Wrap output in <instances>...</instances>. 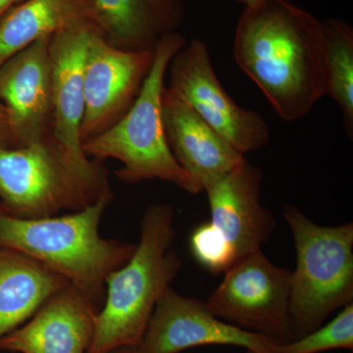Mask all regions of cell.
<instances>
[{
    "instance_id": "8",
    "label": "cell",
    "mask_w": 353,
    "mask_h": 353,
    "mask_svg": "<svg viewBox=\"0 0 353 353\" xmlns=\"http://www.w3.org/2000/svg\"><path fill=\"white\" fill-rule=\"evenodd\" d=\"M167 74L168 88L194 109L243 155L270 143V131L259 112L238 105L221 85L208 46L199 39L178 51Z\"/></svg>"
},
{
    "instance_id": "13",
    "label": "cell",
    "mask_w": 353,
    "mask_h": 353,
    "mask_svg": "<svg viewBox=\"0 0 353 353\" xmlns=\"http://www.w3.org/2000/svg\"><path fill=\"white\" fill-rule=\"evenodd\" d=\"M162 118L172 154L190 176L194 194L204 192L245 159L167 88L162 95Z\"/></svg>"
},
{
    "instance_id": "15",
    "label": "cell",
    "mask_w": 353,
    "mask_h": 353,
    "mask_svg": "<svg viewBox=\"0 0 353 353\" xmlns=\"http://www.w3.org/2000/svg\"><path fill=\"white\" fill-rule=\"evenodd\" d=\"M95 24L57 32L50 39L51 136L77 157L83 150L81 125L85 113L83 64L88 36Z\"/></svg>"
},
{
    "instance_id": "17",
    "label": "cell",
    "mask_w": 353,
    "mask_h": 353,
    "mask_svg": "<svg viewBox=\"0 0 353 353\" xmlns=\"http://www.w3.org/2000/svg\"><path fill=\"white\" fill-rule=\"evenodd\" d=\"M68 285L66 279L38 260L0 248V340Z\"/></svg>"
},
{
    "instance_id": "18",
    "label": "cell",
    "mask_w": 353,
    "mask_h": 353,
    "mask_svg": "<svg viewBox=\"0 0 353 353\" xmlns=\"http://www.w3.org/2000/svg\"><path fill=\"white\" fill-rule=\"evenodd\" d=\"M83 24L97 25L92 0H24L0 20V66L39 39Z\"/></svg>"
},
{
    "instance_id": "21",
    "label": "cell",
    "mask_w": 353,
    "mask_h": 353,
    "mask_svg": "<svg viewBox=\"0 0 353 353\" xmlns=\"http://www.w3.org/2000/svg\"><path fill=\"white\" fill-rule=\"evenodd\" d=\"M190 248L199 264L214 275L225 273L236 261L231 246L210 222L194 230Z\"/></svg>"
},
{
    "instance_id": "26",
    "label": "cell",
    "mask_w": 353,
    "mask_h": 353,
    "mask_svg": "<svg viewBox=\"0 0 353 353\" xmlns=\"http://www.w3.org/2000/svg\"><path fill=\"white\" fill-rule=\"evenodd\" d=\"M246 353H260V352H250V350H246Z\"/></svg>"
},
{
    "instance_id": "12",
    "label": "cell",
    "mask_w": 353,
    "mask_h": 353,
    "mask_svg": "<svg viewBox=\"0 0 353 353\" xmlns=\"http://www.w3.org/2000/svg\"><path fill=\"white\" fill-rule=\"evenodd\" d=\"M51 37H46L0 66V101L9 116L16 148L51 132Z\"/></svg>"
},
{
    "instance_id": "5",
    "label": "cell",
    "mask_w": 353,
    "mask_h": 353,
    "mask_svg": "<svg viewBox=\"0 0 353 353\" xmlns=\"http://www.w3.org/2000/svg\"><path fill=\"white\" fill-rule=\"evenodd\" d=\"M185 44L180 32L165 37L154 51L152 69L126 115L108 131L83 143L88 158L120 161L123 167L116 175L123 182L161 180L194 194L190 176L172 154L162 118L167 70L172 58Z\"/></svg>"
},
{
    "instance_id": "6",
    "label": "cell",
    "mask_w": 353,
    "mask_h": 353,
    "mask_svg": "<svg viewBox=\"0 0 353 353\" xmlns=\"http://www.w3.org/2000/svg\"><path fill=\"white\" fill-rule=\"evenodd\" d=\"M294 238L296 270L290 277L292 340L319 328L336 309L353 301V224L321 226L285 205Z\"/></svg>"
},
{
    "instance_id": "4",
    "label": "cell",
    "mask_w": 353,
    "mask_h": 353,
    "mask_svg": "<svg viewBox=\"0 0 353 353\" xmlns=\"http://www.w3.org/2000/svg\"><path fill=\"white\" fill-rule=\"evenodd\" d=\"M101 160L68 152L51 132L18 148H0V208L21 219L82 210L110 192Z\"/></svg>"
},
{
    "instance_id": "23",
    "label": "cell",
    "mask_w": 353,
    "mask_h": 353,
    "mask_svg": "<svg viewBox=\"0 0 353 353\" xmlns=\"http://www.w3.org/2000/svg\"><path fill=\"white\" fill-rule=\"evenodd\" d=\"M24 0H0V20L14 7L17 6Z\"/></svg>"
},
{
    "instance_id": "7",
    "label": "cell",
    "mask_w": 353,
    "mask_h": 353,
    "mask_svg": "<svg viewBox=\"0 0 353 353\" xmlns=\"http://www.w3.org/2000/svg\"><path fill=\"white\" fill-rule=\"evenodd\" d=\"M292 271L277 266L262 250L250 253L225 272L209 296L211 312L230 324L277 341H292L290 322Z\"/></svg>"
},
{
    "instance_id": "16",
    "label": "cell",
    "mask_w": 353,
    "mask_h": 353,
    "mask_svg": "<svg viewBox=\"0 0 353 353\" xmlns=\"http://www.w3.org/2000/svg\"><path fill=\"white\" fill-rule=\"evenodd\" d=\"M92 1L104 38L123 50L155 51L165 37L179 32L185 22V0Z\"/></svg>"
},
{
    "instance_id": "19",
    "label": "cell",
    "mask_w": 353,
    "mask_h": 353,
    "mask_svg": "<svg viewBox=\"0 0 353 353\" xmlns=\"http://www.w3.org/2000/svg\"><path fill=\"white\" fill-rule=\"evenodd\" d=\"M325 95L338 103L348 136L353 132V31L347 22H322Z\"/></svg>"
},
{
    "instance_id": "2",
    "label": "cell",
    "mask_w": 353,
    "mask_h": 353,
    "mask_svg": "<svg viewBox=\"0 0 353 353\" xmlns=\"http://www.w3.org/2000/svg\"><path fill=\"white\" fill-rule=\"evenodd\" d=\"M113 199L111 190L82 210L41 219H21L0 208V248L25 253L52 269L99 311L108 276L129 261L137 245L99 233Z\"/></svg>"
},
{
    "instance_id": "14",
    "label": "cell",
    "mask_w": 353,
    "mask_h": 353,
    "mask_svg": "<svg viewBox=\"0 0 353 353\" xmlns=\"http://www.w3.org/2000/svg\"><path fill=\"white\" fill-rule=\"evenodd\" d=\"M99 309L73 285L50 297L31 321L0 340V350L19 353H87Z\"/></svg>"
},
{
    "instance_id": "3",
    "label": "cell",
    "mask_w": 353,
    "mask_h": 353,
    "mask_svg": "<svg viewBox=\"0 0 353 353\" xmlns=\"http://www.w3.org/2000/svg\"><path fill=\"white\" fill-rule=\"evenodd\" d=\"M174 218L168 204H152L146 209L134 254L106 280L105 299L87 353H110L141 345L158 301L182 267L172 248Z\"/></svg>"
},
{
    "instance_id": "9",
    "label": "cell",
    "mask_w": 353,
    "mask_h": 353,
    "mask_svg": "<svg viewBox=\"0 0 353 353\" xmlns=\"http://www.w3.org/2000/svg\"><path fill=\"white\" fill-rule=\"evenodd\" d=\"M153 59L154 51L123 50L109 43L99 28L90 31L83 64L82 143L108 131L126 115Z\"/></svg>"
},
{
    "instance_id": "25",
    "label": "cell",
    "mask_w": 353,
    "mask_h": 353,
    "mask_svg": "<svg viewBox=\"0 0 353 353\" xmlns=\"http://www.w3.org/2000/svg\"><path fill=\"white\" fill-rule=\"evenodd\" d=\"M236 1L241 2V3L245 4V6H252L256 0H236Z\"/></svg>"
},
{
    "instance_id": "1",
    "label": "cell",
    "mask_w": 353,
    "mask_h": 353,
    "mask_svg": "<svg viewBox=\"0 0 353 353\" xmlns=\"http://www.w3.org/2000/svg\"><path fill=\"white\" fill-rule=\"evenodd\" d=\"M233 52L285 121L307 115L325 95L322 22L290 0H256L245 6Z\"/></svg>"
},
{
    "instance_id": "22",
    "label": "cell",
    "mask_w": 353,
    "mask_h": 353,
    "mask_svg": "<svg viewBox=\"0 0 353 353\" xmlns=\"http://www.w3.org/2000/svg\"><path fill=\"white\" fill-rule=\"evenodd\" d=\"M0 148H16L10 116L0 101Z\"/></svg>"
},
{
    "instance_id": "20",
    "label": "cell",
    "mask_w": 353,
    "mask_h": 353,
    "mask_svg": "<svg viewBox=\"0 0 353 353\" xmlns=\"http://www.w3.org/2000/svg\"><path fill=\"white\" fill-rule=\"evenodd\" d=\"M353 348V304L341 309L327 324L285 343H279L274 353H320Z\"/></svg>"
},
{
    "instance_id": "24",
    "label": "cell",
    "mask_w": 353,
    "mask_h": 353,
    "mask_svg": "<svg viewBox=\"0 0 353 353\" xmlns=\"http://www.w3.org/2000/svg\"><path fill=\"white\" fill-rule=\"evenodd\" d=\"M110 353H145L141 345H131V347H123L113 350Z\"/></svg>"
},
{
    "instance_id": "11",
    "label": "cell",
    "mask_w": 353,
    "mask_h": 353,
    "mask_svg": "<svg viewBox=\"0 0 353 353\" xmlns=\"http://www.w3.org/2000/svg\"><path fill=\"white\" fill-rule=\"evenodd\" d=\"M262 181L263 172L245 158L204 190L210 223L231 246L236 261L261 250L276 228L273 214L261 204Z\"/></svg>"
},
{
    "instance_id": "10",
    "label": "cell",
    "mask_w": 353,
    "mask_h": 353,
    "mask_svg": "<svg viewBox=\"0 0 353 353\" xmlns=\"http://www.w3.org/2000/svg\"><path fill=\"white\" fill-rule=\"evenodd\" d=\"M277 341L220 319L206 303L168 288L160 297L141 347L145 353H180L205 345H229L274 353Z\"/></svg>"
}]
</instances>
